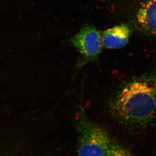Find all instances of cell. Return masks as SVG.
<instances>
[{
	"label": "cell",
	"mask_w": 156,
	"mask_h": 156,
	"mask_svg": "<svg viewBox=\"0 0 156 156\" xmlns=\"http://www.w3.org/2000/svg\"><path fill=\"white\" fill-rule=\"evenodd\" d=\"M111 115L127 126L141 127L156 122V72L126 80L118 87L108 104Z\"/></svg>",
	"instance_id": "1"
},
{
	"label": "cell",
	"mask_w": 156,
	"mask_h": 156,
	"mask_svg": "<svg viewBox=\"0 0 156 156\" xmlns=\"http://www.w3.org/2000/svg\"><path fill=\"white\" fill-rule=\"evenodd\" d=\"M78 156H106L112 140L107 131L90 119L81 108L77 118Z\"/></svg>",
	"instance_id": "2"
},
{
	"label": "cell",
	"mask_w": 156,
	"mask_h": 156,
	"mask_svg": "<svg viewBox=\"0 0 156 156\" xmlns=\"http://www.w3.org/2000/svg\"><path fill=\"white\" fill-rule=\"evenodd\" d=\"M80 56V65L96 60L102 51L101 36L93 25H86L70 40Z\"/></svg>",
	"instance_id": "3"
},
{
	"label": "cell",
	"mask_w": 156,
	"mask_h": 156,
	"mask_svg": "<svg viewBox=\"0 0 156 156\" xmlns=\"http://www.w3.org/2000/svg\"><path fill=\"white\" fill-rule=\"evenodd\" d=\"M130 15L135 28L156 41V0H137Z\"/></svg>",
	"instance_id": "4"
},
{
	"label": "cell",
	"mask_w": 156,
	"mask_h": 156,
	"mask_svg": "<svg viewBox=\"0 0 156 156\" xmlns=\"http://www.w3.org/2000/svg\"><path fill=\"white\" fill-rule=\"evenodd\" d=\"M132 33L133 27L128 24H120L108 28L101 37L102 45L108 49H121L128 44Z\"/></svg>",
	"instance_id": "5"
},
{
	"label": "cell",
	"mask_w": 156,
	"mask_h": 156,
	"mask_svg": "<svg viewBox=\"0 0 156 156\" xmlns=\"http://www.w3.org/2000/svg\"><path fill=\"white\" fill-rule=\"evenodd\" d=\"M106 156H134L123 146L116 141H112Z\"/></svg>",
	"instance_id": "6"
}]
</instances>
